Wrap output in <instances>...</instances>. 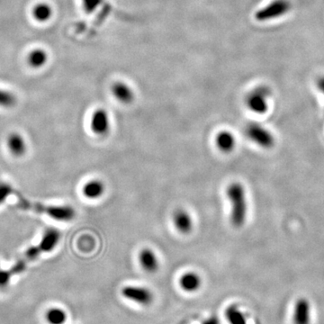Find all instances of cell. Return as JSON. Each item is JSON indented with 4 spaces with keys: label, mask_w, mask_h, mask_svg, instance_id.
Masks as SVG:
<instances>
[{
    "label": "cell",
    "mask_w": 324,
    "mask_h": 324,
    "mask_svg": "<svg viewBox=\"0 0 324 324\" xmlns=\"http://www.w3.org/2000/svg\"><path fill=\"white\" fill-rule=\"evenodd\" d=\"M215 143L217 148L220 149L222 153H230L235 148L236 140L234 135L231 134V132L222 131L216 136Z\"/></svg>",
    "instance_id": "obj_13"
},
{
    "label": "cell",
    "mask_w": 324,
    "mask_h": 324,
    "mask_svg": "<svg viewBox=\"0 0 324 324\" xmlns=\"http://www.w3.org/2000/svg\"><path fill=\"white\" fill-rule=\"evenodd\" d=\"M52 14V8L49 5L44 4V3L35 6L34 10H33V15H34V18L40 22H45V21L49 20L51 18Z\"/></svg>",
    "instance_id": "obj_20"
},
{
    "label": "cell",
    "mask_w": 324,
    "mask_h": 324,
    "mask_svg": "<svg viewBox=\"0 0 324 324\" xmlns=\"http://www.w3.org/2000/svg\"><path fill=\"white\" fill-rule=\"evenodd\" d=\"M291 3L289 0H273L264 8L257 10L255 18L258 22H266L273 19L278 18L290 11Z\"/></svg>",
    "instance_id": "obj_4"
},
{
    "label": "cell",
    "mask_w": 324,
    "mask_h": 324,
    "mask_svg": "<svg viewBox=\"0 0 324 324\" xmlns=\"http://www.w3.org/2000/svg\"><path fill=\"white\" fill-rule=\"evenodd\" d=\"M173 222L177 230L182 233L187 234L193 229V220L189 212L184 209H178L173 215Z\"/></svg>",
    "instance_id": "obj_10"
},
{
    "label": "cell",
    "mask_w": 324,
    "mask_h": 324,
    "mask_svg": "<svg viewBox=\"0 0 324 324\" xmlns=\"http://www.w3.org/2000/svg\"><path fill=\"white\" fill-rule=\"evenodd\" d=\"M10 196H14L17 198V206L23 210L32 211V212H38L41 214L52 217L53 219L60 222H70L73 220L76 216V212L74 209L71 206H64V205H44L39 202L31 201L23 197L18 191L15 190L13 187L10 191Z\"/></svg>",
    "instance_id": "obj_2"
},
{
    "label": "cell",
    "mask_w": 324,
    "mask_h": 324,
    "mask_svg": "<svg viewBox=\"0 0 324 324\" xmlns=\"http://www.w3.org/2000/svg\"><path fill=\"white\" fill-rule=\"evenodd\" d=\"M317 87H318V89L324 94V77H321V78L318 79Z\"/></svg>",
    "instance_id": "obj_24"
},
{
    "label": "cell",
    "mask_w": 324,
    "mask_h": 324,
    "mask_svg": "<svg viewBox=\"0 0 324 324\" xmlns=\"http://www.w3.org/2000/svg\"><path fill=\"white\" fill-rule=\"evenodd\" d=\"M60 232L57 231L56 229L47 230L45 231L39 244L31 247L30 249L26 250L23 257H21L10 269L7 270L9 276L12 278V276L21 274L26 270L27 265L30 264L33 261H36L41 254L52 251L60 242Z\"/></svg>",
    "instance_id": "obj_1"
},
{
    "label": "cell",
    "mask_w": 324,
    "mask_h": 324,
    "mask_svg": "<svg viewBox=\"0 0 324 324\" xmlns=\"http://www.w3.org/2000/svg\"><path fill=\"white\" fill-rule=\"evenodd\" d=\"M139 261L142 268L149 273L155 272L159 268V260L156 254L149 248L142 249L139 254Z\"/></svg>",
    "instance_id": "obj_11"
},
{
    "label": "cell",
    "mask_w": 324,
    "mask_h": 324,
    "mask_svg": "<svg viewBox=\"0 0 324 324\" xmlns=\"http://www.w3.org/2000/svg\"><path fill=\"white\" fill-rule=\"evenodd\" d=\"M16 104V97L14 94L0 90V106L3 107H12Z\"/></svg>",
    "instance_id": "obj_21"
},
{
    "label": "cell",
    "mask_w": 324,
    "mask_h": 324,
    "mask_svg": "<svg viewBox=\"0 0 324 324\" xmlns=\"http://www.w3.org/2000/svg\"><path fill=\"white\" fill-rule=\"evenodd\" d=\"M47 59H48L47 53L44 50L37 49V50H34L29 54V56H28V63H29L31 67L38 69V68L42 67L46 63Z\"/></svg>",
    "instance_id": "obj_17"
},
{
    "label": "cell",
    "mask_w": 324,
    "mask_h": 324,
    "mask_svg": "<svg viewBox=\"0 0 324 324\" xmlns=\"http://www.w3.org/2000/svg\"><path fill=\"white\" fill-rule=\"evenodd\" d=\"M226 195L231 205V224L234 227H242L246 222L248 212L246 192L244 186L240 182H232L227 186Z\"/></svg>",
    "instance_id": "obj_3"
},
{
    "label": "cell",
    "mask_w": 324,
    "mask_h": 324,
    "mask_svg": "<svg viewBox=\"0 0 324 324\" xmlns=\"http://www.w3.org/2000/svg\"><path fill=\"white\" fill-rule=\"evenodd\" d=\"M91 130L97 135H105L110 130V120L107 112L104 109L95 111L90 122Z\"/></svg>",
    "instance_id": "obj_9"
},
{
    "label": "cell",
    "mask_w": 324,
    "mask_h": 324,
    "mask_svg": "<svg viewBox=\"0 0 324 324\" xmlns=\"http://www.w3.org/2000/svg\"><path fill=\"white\" fill-rule=\"evenodd\" d=\"M103 0H82L83 8L88 13L95 11L101 4Z\"/></svg>",
    "instance_id": "obj_23"
},
{
    "label": "cell",
    "mask_w": 324,
    "mask_h": 324,
    "mask_svg": "<svg viewBox=\"0 0 324 324\" xmlns=\"http://www.w3.org/2000/svg\"><path fill=\"white\" fill-rule=\"evenodd\" d=\"M179 284H180V287H181L183 290L188 292V293H193V292L198 291L201 287V277L198 276L197 273H185L180 277Z\"/></svg>",
    "instance_id": "obj_14"
},
{
    "label": "cell",
    "mask_w": 324,
    "mask_h": 324,
    "mask_svg": "<svg viewBox=\"0 0 324 324\" xmlns=\"http://www.w3.org/2000/svg\"><path fill=\"white\" fill-rule=\"evenodd\" d=\"M8 146L10 153L15 156L21 157L26 153V141L19 134L14 133L8 136Z\"/></svg>",
    "instance_id": "obj_16"
},
{
    "label": "cell",
    "mask_w": 324,
    "mask_h": 324,
    "mask_svg": "<svg viewBox=\"0 0 324 324\" xmlns=\"http://www.w3.org/2000/svg\"><path fill=\"white\" fill-rule=\"evenodd\" d=\"M312 321V306L306 298H300L296 301L293 311L294 324H311Z\"/></svg>",
    "instance_id": "obj_8"
},
{
    "label": "cell",
    "mask_w": 324,
    "mask_h": 324,
    "mask_svg": "<svg viewBox=\"0 0 324 324\" xmlns=\"http://www.w3.org/2000/svg\"><path fill=\"white\" fill-rule=\"evenodd\" d=\"M122 294L124 298L141 306H149L153 301V294L148 288L136 286H126L123 288Z\"/></svg>",
    "instance_id": "obj_7"
},
{
    "label": "cell",
    "mask_w": 324,
    "mask_h": 324,
    "mask_svg": "<svg viewBox=\"0 0 324 324\" xmlns=\"http://www.w3.org/2000/svg\"><path fill=\"white\" fill-rule=\"evenodd\" d=\"M204 324H219V322H218V320L216 318H211L210 320L205 321Z\"/></svg>",
    "instance_id": "obj_25"
},
{
    "label": "cell",
    "mask_w": 324,
    "mask_h": 324,
    "mask_svg": "<svg viewBox=\"0 0 324 324\" xmlns=\"http://www.w3.org/2000/svg\"><path fill=\"white\" fill-rule=\"evenodd\" d=\"M247 137L250 139L251 142L256 143L257 145L261 146L265 149L271 148L274 145V137L270 132L266 129L265 127L257 123H251L248 124L246 127Z\"/></svg>",
    "instance_id": "obj_6"
},
{
    "label": "cell",
    "mask_w": 324,
    "mask_h": 324,
    "mask_svg": "<svg viewBox=\"0 0 324 324\" xmlns=\"http://www.w3.org/2000/svg\"><path fill=\"white\" fill-rule=\"evenodd\" d=\"M104 190L105 186L104 183L98 179H94L90 182L86 183L82 188L83 195L89 199H97L101 198L104 194Z\"/></svg>",
    "instance_id": "obj_15"
},
{
    "label": "cell",
    "mask_w": 324,
    "mask_h": 324,
    "mask_svg": "<svg viewBox=\"0 0 324 324\" xmlns=\"http://www.w3.org/2000/svg\"><path fill=\"white\" fill-rule=\"evenodd\" d=\"M270 90L265 86L257 87L246 97L247 106L255 114L263 115L268 111V98Z\"/></svg>",
    "instance_id": "obj_5"
},
{
    "label": "cell",
    "mask_w": 324,
    "mask_h": 324,
    "mask_svg": "<svg viewBox=\"0 0 324 324\" xmlns=\"http://www.w3.org/2000/svg\"><path fill=\"white\" fill-rule=\"evenodd\" d=\"M46 320L50 324H63L67 320V314L60 308H52L46 313Z\"/></svg>",
    "instance_id": "obj_19"
},
{
    "label": "cell",
    "mask_w": 324,
    "mask_h": 324,
    "mask_svg": "<svg viewBox=\"0 0 324 324\" xmlns=\"http://www.w3.org/2000/svg\"><path fill=\"white\" fill-rule=\"evenodd\" d=\"M12 186L8 183L0 181V205H2L10 197Z\"/></svg>",
    "instance_id": "obj_22"
},
{
    "label": "cell",
    "mask_w": 324,
    "mask_h": 324,
    "mask_svg": "<svg viewBox=\"0 0 324 324\" xmlns=\"http://www.w3.org/2000/svg\"><path fill=\"white\" fill-rule=\"evenodd\" d=\"M112 93L114 97L123 104H131L134 99V90L126 83H115L112 87Z\"/></svg>",
    "instance_id": "obj_12"
},
{
    "label": "cell",
    "mask_w": 324,
    "mask_h": 324,
    "mask_svg": "<svg viewBox=\"0 0 324 324\" xmlns=\"http://www.w3.org/2000/svg\"><path fill=\"white\" fill-rule=\"evenodd\" d=\"M225 315L230 324H247L246 317L236 306H229Z\"/></svg>",
    "instance_id": "obj_18"
}]
</instances>
